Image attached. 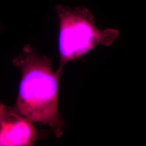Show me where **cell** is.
<instances>
[{
  "label": "cell",
  "instance_id": "cell-2",
  "mask_svg": "<svg viewBox=\"0 0 146 146\" xmlns=\"http://www.w3.org/2000/svg\"><path fill=\"white\" fill-rule=\"evenodd\" d=\"M56 10L60 23L58 70L60 73L67 63L84 56L99 44L111 45L119 35L117 30L99 29L94 16L84 7L71 8L60 5Z\"/></svg>",
  "mask_w": 146,
  "mask_h": 146
},
{
  "label": "cell",
  "instance_id": "cell-1",
  "mask_svg": "<svg viewBox=\"0 0 146 146\" xmlns=\"http://www.w3.org/2000/svg\"><path fill=\"white\" fill-rule=\"evenodd\" d=\"M13 63L21 72L16 110L33 123L48 125L57 137H61L64 122L58 111V96L62 73L54 72L51 59L28 44Z\"/></svg>",
  "mask_w": 146,
  "mask_h": 146
},
{
  "label": "cell",
  "instance_id": "cell-3",
  "mask_svg": "<svg viewBox=\"0 0 146 146\" xmlns=\"http://www.w3.org/2000/svg\"><path fill=\"white\" fill-rule=\"evenodd\" d=\"M33 123L15 107L0 100V146L34 145L37 133Z\"/></svg>",
  "mask_w": 146,
  "mask_h": 146
}]
</instances>
